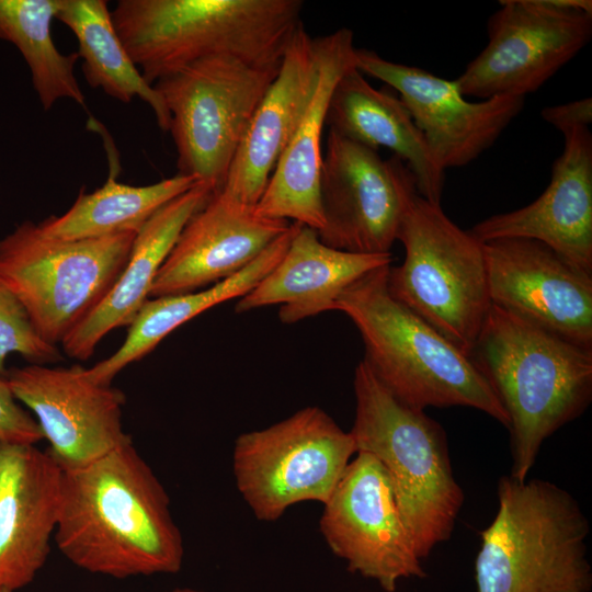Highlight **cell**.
<instances>
[{"label": "cell", "mask_w": 592, "mask_h": 592, "mask_svg": "<svg viewBox=\"0 0 592 592\" xmlns=\"http://www.w3.org/2000/svg\"><path fill=\"white\" fill-rule=\"evenodd\" d=\"M355 454L351 433L311 406L240 434L234 444L232 474L254 516L272 522L294 504H323Z\"/></svg>", "instance_id": "cell-10"}, {"label": "cell", "mask_w": 592, "mask_h": 592, "mask_svg": "<svg viewBox=\"0 0 592 592\" xmlns=\"http://www.w3.org/2000/svg\"><path fill=\"white\" fill-rule=\"evenodd\" d=\"M356 69L394 89L442 170L464 167L489 149L521 113L525 98L467 101L455 81L356 48Z\"/></svg>", "instance_id": "cell-16"}, {"label": "cell", "mask_w": 592, "mask_h": 592, "mask_svg": "<svg viewBox=\"0 0 592 592\" xmlns=\"http://www.w3.org/2000/svg\"><path fill=\"white\" fill-rule=\"evenodd\" d=\"M56 19L78 41L81 69L90 87L123 102L139 98L152 110L158 126L169 132L170 114L160 94L141 76L113 24L105 0H61Z\"/></svg>", "instance_id": "cell-26"}, {"label": "cell", "mask_w": 592, "mask_h": 592, "mask_svg": "<svg viewBox=\"0 0 592 592\" xmlns=\"http://www.w3.org/2000/svg\"><path fill=\"white\" fill-rule=\"evenodd\" d=\"M389 266L360 277L333 306L358 330L365 349L363 361L374 376L413 409L469 407L508 428L502 403L471 356L390 295Z\"/></svg>", "instance_id": "cell-4"}, {"label": "cell", "mask_w": 592, "mask_h": 592, "mask_svg": "<svg viewBox=\"0 0 592 592\" xmlns=\"http://www.w3.org/2000/svg\"><path fill=\"white\" fill-rule=\"evenodd\" d=\"M62 468L35 444L0 440V589L30 584L55 534Z\"/></svg>", "instance_id": "cell-19"}, {"label": "cell", "mask_w": 592, "mask_h": 592, "mask_svg": "<svg viewBox=\"0 0 592 592\" xmlns=\"http://www.w3.org/2000/svg\"><path fill=\"white\" fill-rule=\"evenodd\" d=\"M397 240L406 254L389 266L390 295L470 356L491 308L482 242L419 194Z\"/></svg>", "instance_id": "cell-7"}, {"label": "cell", "mask_w": 592, "mask_h": 592, "mask_svg": "<svg viewBox=\"0 0 592 592\" xmlns=\"http://www.w3.org/2000/svg\"><path fill=\"white\" fill-rule=\"evenodd\" d=\"M482 244L491 305L592 351V276L537 240Z\"/></svg>", "instance_id": "cell-15"}, {"label": "cell", "mask_w": 592, "mask_h": 592, "mask_svg": "<svg viewBox=\"0 0 592 592\" xmlns=\"http://www.w3.org/2000/svg\"><path fill=\"white\" fill-rule=\"evenodd\" d=\"M550 181L531 204L492 215L468 231L480 242L526 238L543 242L576 270L592 276V134L587 126L563 134Z\"/></svg>", "instance_id": "cell-17"}, {"label": "cell", "mask_w": 592, "mask_h": 592, "mask_svg": "<svg viewBox=\"0 0 592 592\" xmlns=\"http://www.w3.org/2000/svg\"><path fill=\"white\" fill-rule=\"evenodd\" d=\"M292 223L260 215L224 191L214 193L186 223L160 267L150 296L196 292L254 261Z\"/></svg>", "instance_id": "cell-18"}, {"label": "cell", "mask_w": 592, "mask_h": 592, "mask_svg": "<svg viewBox=\"0 0 592 592\" xmlns=\"http://www.w3.org/2000/svg\"><path fill=\"white\" fill-rule=\"evenodd\" d=\"M498 511L481 533L477 592H590V532L578 501L540 479L503 476Z\"/></svg>", "instance_id": "cell-5"}, {"label": "cell", "mask_w": 592, "mask_h": 592, "mask_svg": "<svg viewBox=\"0 0 592 592\" xmlns=\"http://www.w3.org/2000/svg\"><path fill=\"white\" fill-rule=\"evenodd\" d=\"M0 592H12V591L5 590V589H0Z\"/></svg>", "instance_id": "cell-33"}, {"label": "cell", "mask_w": 592, "mask_h": 592, "mask_svg": "<svg viewBox=\"0 0 592 592\" xmlns=\"http://www.w3.org/2000/svg\"><path fill=\"white\" fill-rule=\"evenodd\" d=\"M54 539L78 568L116 579L177 573L184 558L170 498L133 442L62 469Z\"/></svg>", "instance_id": "cell-1"}, {"label": "cell", "mask_w": 592, "mask_h": 592, "mask_svg": "<svg viewBox=\"0 0 592 592\" xmlns=\"http://www.w3.org/2000/svg\"><path fill=\"white\" fill-rule=\"evenodd\" d=\"M326 124L350 140L375 150H391L412 171L418 194L441 204L445 171L399 95L375 89L356 67L352 68L333 89Z\"/></svg>", "instance_id": "cell-24"}, {"label": "cell", "mask_w": 592, "mask_h": 592, "mask_svg": "<svg viewBox=\"0 0 592 592\" xmlns=\"http://www.w3.org/2000/svg\"><path fill=\"white\" fill-rule=\"evenodd\" d=\"M12 353L32 364L61 360L57 346L38 335L19 300L0 281V377L7 376V360Z\"/></svg>", "instance_id": "cell-29"}, {"label": "cell", "mask_w": 592, "mask_h": 592, "mask_svg": "<svg viewBox=\"0 0 592 592\" xmlns=\"http://www.w3.org/2000/svg\"><path fill=\"white\" fill-rule=\"evenodd\" d=\"M415 178L398 156L330 130L320 171V240L355 253H388L413 198Z\"/></svg>", "instance_id": "cell-12"}, {"label": "cell", "mask_w": 592, "mask_h": 592, "mask_svg": "<svg viewBox=\"0 0 592 592\" xmlns=\"http://www.w3.org/2000/svg\"><path fill=\"white\" fill-rule=\"evenodd\" d=\"M196 183L195 179L177 173L149 185L135 186L121 183L110 174L92 193L81 190L66 213L50 216L37 226L46 237L59 240L138 232L158 209Z\"/></svg>", "instance_id": "cell-27"}, {"label": "cell", "mask_w": 592, "mask_h": 592, "mask_svg": "<svg viewBox=\"0 0 592 592\" xmlns=\"http://www.w3.org/2000/svg\"><path fill=\"white\" fill-rule=\"evenodd\" d=\"M295 223L254 261L235 275L206 288L148 299L128 326L123 344L109 357L87 368L89 377L111 385L129 364L150 353L169 333L205 310L251 291L281 260L294 235Z\"/></svg>", "instance_id": "cell-25"}, {"label": "cell", "mask_w": 592, "mask_h": 592, "mask_svg": "<svg viewBox=\"0 0 592 592\" xmlns=\"http://www.w3.org/2000/svg\"><path fill=\"white\" fill-rule=\"evenodd\" d=\"M315 41L319 64L311 95L255 210L262 216L293 220L318 231L323 226L320 203L323 126L335 84L356 67V47L349 29Z\"/></svg>", "instance_id": "cell-20"}, {"label": "cell", "mask_w": 592, "mask_h": 592, "mask_svg": "<svg viewBox=\"0 0 592 592\" xmlns=\"http://www.w3.org/2000/svg\"><path fill=\"white\" fill-rule=\"evenodd\" d=\"M214 193L196 183L158 209L136 234L128 260L104 298L61 342L67 356L88 360L115 328L129 326L190 218Z\"/></svg>", "instance_id": "cell-23"}, {"label": "cell", "mask_w": 592, "mask_h": 592, "mask_svg": "<svg viewBox=\"0 0 592 592\" xmlns=\"http://www.w3.org/2000/svg\"><path fill=\"white\" fill-rule=\"evenodd\" d=\"M164 592H202V591L197 589H193V588H175L173 590L164 591Z\"/></svg>", "instance_id": "cell-32"}, {"label": "cell", "mask_w": 592, "mask_h": 592, "mask_svg": "<svg viewBox=\"0 0 592 592\" xmlns=\"http://www.w3.org/2000/svg\"><path fill=\"white\" fill-rule=\"evenodd\" d=\"M319 527L346 569L396 592L402 579L426 576L401 517L389 478L369 453L357 452L323 503Z\"/></svg>", "instance_id": "cell-13"}, {"label": "cell", "mask_w": 592, "mask_h": 592, "mask_svg": "<svg viewBox=\"0 0 592 592\" xmlns=\"http://www.w3.org/2000/svg\"><path fill=\"white\" fill-rule=\"evenodd\" d=\"M280 65L217 56L193 62L153 84L170 114L179 174L195 179L213 193L221 191Z\"/></svg>", "instance_id": "cell-9"}, {"label": "cell", "mask_w": 592, "mask_h": 592, "mask_svg": "<svg viewBox=\"0 0 592 592\" xmlns=\"http://www.w3.org/2000/svg\"><path fill=\"white\" fill-rule=\"evenodd\" d=\"M61 0H0V39L13 44L25 59L32 84L45 111L60 99L86 106L75 75L78 53L62 54L52 36Z\"/></svg>", "instance_id": "cell-28"}, {"label": "cell", "mask_w": 592, "mask_h": 592, "mask_svg": "<svg viewBox=\"0 0 592 592\" xmlns=\"http://www.w3.org/2000/svg\"><path fill=\"white\" fill-rule=\"evenodd\" d=\"M136 234L59 240L24 221L0 240V281L38 335L57 346L109 293Z\"/></svg>", "instance_id": "cell-8"}, {"label": "cell", "mask_w": 592, "mask_h": 592, "mask_svg": "<svg viewBox=\"0 0 592 592\" xmlns=\"http://www.w3.org/2000/svg\"><path fill=\"white\" fill-rule=\"evenodd\" d=\"M542 117L562 134L574 127H589L592 122V99L547 106L542 110Z\"/></svg>", "instance_id": "cell-31"}, {"label": "cell", "mask_w": 592, "mask_h": 592, "mask_svg": "<svg viewBox=\"0 0 592 592\" xmlns=\"http://www.w3.org/2000/svg\"><path fill=\"white\" fill-rule=\"evenodd\" d=\"M43 439L35 418L22 408L7 379L0 377V440L11 443L36 444Z\"/></svg>", "instance_id": "cell-30"}, {"label": "cell", "mask_w": 592, "mask_h": 592, "mask_svg": "<svg viewBox=\"0 0 592 592\" xmlns=\"http://www.w3.org/2000/svg\"><path fill=\"white\" fill-rule=\"evenodd\" d=\"M318 50L301 24L238 147L221 191L255 206L311 95Z\"/></svg>", "instance_id": "cell-21"}, {"label": "cell", "mask_w": 592, "mask_h": 592, "mask_svg": "<svg viewBox=\"0 0 592 592\" xmlns=\"http://www.w3.org/2000/svg\"><path fill=\"white\" fill-rule=\"evenodd\" d=\"M300 0H119L111 11L129 57L151 86L198 60L277 64L303 24Z\"/></svg>", "instance_id": "cell-3"}, {"label": "cell", "mask_w": 592, "mask_h": 592, "mask_svg": "<svg viewBox=\"0 0 592 592\" xmlns=\"http://www.w3.org/2000/svg\"><path fill=\"white\" fill-rule=\"evenodd\" d=\"M391 252L355 253L325 244L317 230L295 223L276 265L235 306L238 314L280 305L283 323L333 310L341 293L368 272L390 265Z\"/></svg>", "instance_id": "cell-22"}, {"label": "cell", "mask_w": 592, "mask_h": 592, "mask_svg": "<svg viewBox=\"0 0 592 592\" xmlns=\"http://www.w3.org/2000/svg\"><path fill=\"white\" fill-rule=\"evenodd\" d=\"M490 15L488 43L454 80L464 96L537 91L591 39V0H504Z\"/></svg>", "instance_id": "cell-11"}, {"label": "cell", "mask_w": 592, "mask_h": 592, "mask_svg": "<svg viewBox=\"0 0 592 592\" xmlns=\"http://www.w3.org/2000/svg\"><path fill=\"white\" fill-rule=\"evenodd\" d=\"M356 453L373 455L389 478L401 517L423 560L449 539L464 503L445 431L424 410L395 398L362 360L355 367Z\"/></svg>", "instance_id": "cell-6"}, {"label": "cell", "mask_w": 592, "mask_h": 592, "mask_svg": "<svg viewBox=\"0 0 592 592\" xmlns=\"http://www.w3.org/2000/svg\"><path fill=\"white\" fill-rule=\"evenodd\" d=\"M508 418L513 465L523 481L542 444L592 399V351L491 305L470 353Z\"/></svg>", "instance_id": "cell-2"}, {"label": "cell", "mask_w": 592, "mask_h": 592, "mask_svg": "<svg viewBox=\"0 0 592 592\" xmlns=\"http://www.w3.org/2000/svg\"><path fill=\"white\" fill-rule=\"evenodd\" d=\"M16 400L33 412L48 452L62 469L84 466L132 443L123 428L122 390L92 380L78 364H30L4 377Z\"/></svg>", "instance_id": "cell-14"}]
</instances>
